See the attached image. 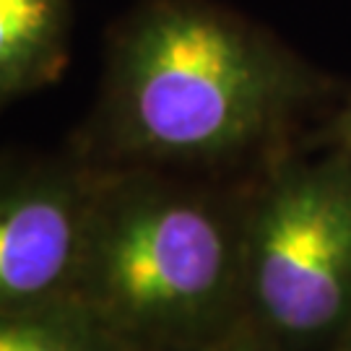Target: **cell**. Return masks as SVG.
<instances>
[{
    "label": "cell",
    "instance_id": "cell-8",
    "mask_svg": "<svg viewBox=\"0 0 351 351\" xmlns=\"http://www.w3.org/2000/svg\"><path fill=\"white\" fill-rule=\"evenodd\" d=\"M323 146H330V149L341 151L351 159V101L328 125L326 136H323Z\"/></svg>",
    "mask_w": 351,
    "mask_h": 351
},
{
    "label": "cell",
    "instance_id": "cell-2",
    "mask_svg": "<svg viewBox=\"0 0 351 351\" xmlns=\"http://www.w3.org/2000/svg\"><path fill=\"white\" fill-rule=\"evenodd\" d=\"M68 297L138 351L224 326L245 313L242 190L97 167Z\"/></svg>",
    "mask_w": 351,
    "mask_h": 351
},
{
    "label": "cell",
    "instance_id": "cell-4",
    "mask_svg": "<svg viewBox=\"0 0 351 351\" xmlns=\"http://www.w3.org/2000/svg\"><path fill=\"white\" fill-rule=\"evenodd\" d=\"M94 172L81 156L0 159V315L68 297Z\"/></svg>",
    "mask_w": 351,
    "mask_h": 351
},
{
    "label": "cell",
    "instance_id": "cell-5",
    "mask_svg": "<svg viewBox=\"0 0 351 351\" xmlns=\"http://www.w3.org/2000/svg\"><path fill=\"white\" fill-rule=\"evenodd\" d=\"M68 58V0H0V107L55 81Z\"/></svg>",
    "mask_w": 351,
    "mask_h": 351
},
{
    "label": "cell",
    "instance_id": "cell-3",
    "mask_svg": "<svg viewBox=\"0 0 351 351\" xmlns=\"http://www.w3.org/2000/svg\"><path fill=\"white\" fill-rule=\"evenodd\" d=\"M242 304L294 351L351 323V159L284 151L242 188Z\"/></svg>",
    "mask_w": 351,
    "mask_h": 351
},
{
    "label": "cell",
    "instance_id": "cell-7",
    "mask_svg": "<svg viewBox=\"0 0 351 351\" xmlns=\"http://www.w3.org/2000/svg\"><path fill=\"white\" fill-rule=\"evenodd\" d=\"M164 351H294L289 343L265 330L252 315L239 313L224 326L213 328L203 336L177 343Z\"/></svg>",
    "mask_w": 351,
    "mask_h": 351
},
{
    "label": "cell",
    "instance_id": "cell-9",
    "mask_svg": "<svg viewBox=\"0 0 351 351\" xmlns=\"http://www.w3.org/2000/svg\"><path fill=\"white\" fill-rule=\"evenodd\" d=\"M328 351H351V323L336 336V341L328 346Z\"/></svg>",
    "mask_w": 351,
    "mask_h": 351
},
{
    "label": "cell",
    "instance_id": "cell-1",
    "mask_svg": "<svg viewBox=\"0 0 351 351\" xmlns=\"http://www.w3.org/2000/svg\"><path fill=\"white\" fill-rule=\"evenodd\" d=\"M310 81L250 26L193 0L154 3L120 37L94 167H263L284 154Z\"/></svg>",
    "mask_w": 351,
    "mask_h": 351
},
{
    "label": "cell",
    "instance_id": "cell-6",
    "mask_svg": "<svg viewBox=\"0 0 351 351\" xmlns=\"http://www.w3.org/2000/svg\"><path fill=\"white\" fill-rule=\"evenodd\" d=\"M0 351H138L71 297L0 315Z\"/></svg>",
    "mask_w": 351,
    "mask_h": 351
}]
</instances>
